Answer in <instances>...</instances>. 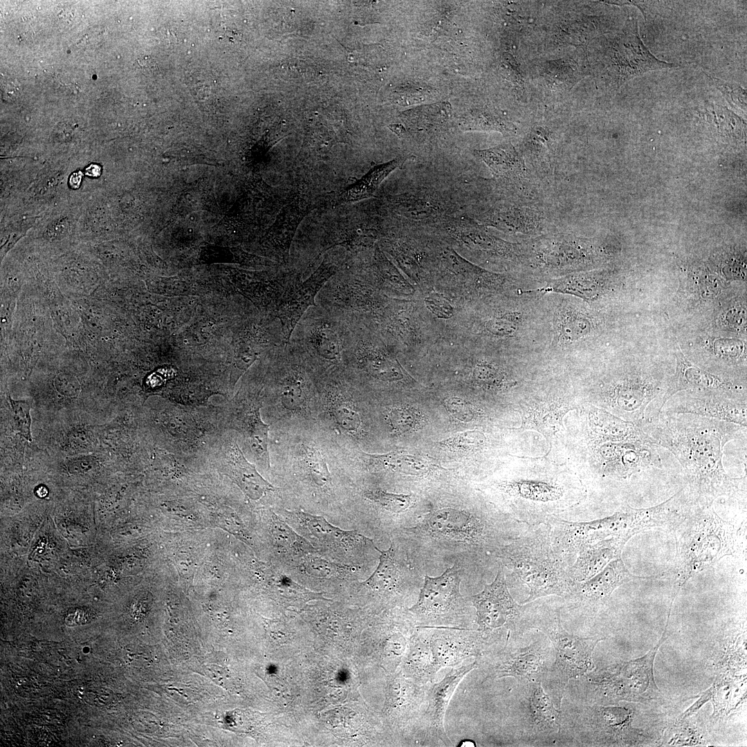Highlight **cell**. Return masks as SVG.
<instances>
[{"mask_svg": "<svg viewBox=\"0 0 747 747\" xmlns=\"http://www.w3.org/2000/svg\"><path fill=\"white\" fill-rule=\"evenodd\" d=\"M532 526L500 510L441 506L427 510L414 524L393 533L421 572L459 564L469 577L481 575L501 548Z\"/></svg>", "mask_w": 747, "mask_h": 747, "instance_id": "1", "label": "cell"}, {"mask_svg": "<svg viewBox=\"0 0 747 747\" xmlns=\"http://www.w3.org/2000/svg\"><path fill=\"white\" fill-rule=\"evenodd\" d=\"M746 427L692 414H660L641 429L653 442L668 450L681 465L692 499L712 506L719 497L741 498L746 494V474L729 476L723 467L725 445L746 440Z\"/></svg>", "mask_w": 747, "mask_h": 747, "instance_id": "2", "label": "cell"}, {"mask_svg": "<svg viewBox=\"0 0 747 747\" xmlns=\"http://www.w3.org/2000/svg\"><path fill=\"white\" fill-rule=\"evenodd\" d=\"M587 430L590 469L601 480L629 485L643 479L684 476L675 456L631 422L591 407Z\"/></svg>", "mask_w": 747, "mask_h": 747, "instance_id": "3", "label": "cell"}, {"mask_svg": "<svg viewBox=\"0 0 747 747\" xmlns=\"http://www.w3.org/2000/svg\"><path fill=\"white\" fill-rule=\"evenodd\" d=\"M499 497L500 510L530 526L544 524L586 497L584 483L565 471L520 470L489 485Z\"/></svg>", "mask_w": 747, "mask_h": 747, "instance_id": "4", "label": "cell"}, {"mask_svg": "<svg viewBox=\"0 0 747 747\" xmlns=\"http://www.w3.org/2000/svg\"><path fill=\"white\" fill-rule=\"evenodd\" d=\"M497 560L528 588V596L521 604L548 596L562 598L575 583L553 548L546 524L531 527L503 546Z\"/></svg>", "mask_w": 747, "mask_h": 747, "instance_id": "5", "label": "cell"}, {"mask_svg": "<svg viewBox=\"0 0 747 747\" xmlns=\"http://www.w3.org/2000/svg\"><path fill=\"white\" fill-rule=\"evenodd\" d=\"M560 609V607L546 603L529 602L526 603L524 616L526 630L535 629L542 632L553 647L555 661L543 683L544 690L559 709L569 683L594 670L592 654L597 644L604 640L568 632L562 624Z\"/></svg>", "mask_w": 747, "mask_h": 747, "instance_id": "6", "label": "cell"}, {"mask_svg": "<svg viewBox=\"0 0 747 747\" xmlns=\"http://www.w3.org/2000/svg\"><path fill=\"white\" fill-rule=\"evenodd\" d=\"M681 524L675 571L678 591L693 575L732 555L737 539L734 526L719 517L712 506L695 503Z\"/></svg>", "mask_w": 747, "mask_h": 747, "instance_id": "7", "label": "cell"}, {"mask_svg": "<svg viewBox=\"0 0 747 747\" xmlns=\"http://www.w3.org/2000/svg\"><path fill=\"white\" fill-rule=\"evenodd\" d=\"M658 643L643 656L593 670L573 679V688L582 693L593 704L614 705L620 701L645 703L661 697L654 676V661L665 640Z\"/></svg>", "mask_w": 747, "mask_h": 747, "instance_id": "8", "label": "cell"}, {"mask_svg": "<svg viewBox=\"0 0 747 747\" xmlns=\"http://www.w3.org/2000/svg\"><path fill=\"white\" fill-rule=\"evenodd\" d=\"M465 575L457 563L440 575L424 574L416 601L408 607L418 627L476 629L474 608L461 593Z\"/></svg>", "mask_w": 747, "mask_h": 747, "instance_id": "9", "label": "cell"}, {"mask_svg": "<svg viewBox=\"0 0 747 747\" xmlns=\"http://www.w3.org/2000/svg\"><path fill=\"white\" fill-rule=\"evenodd\" d=\"M493 581L477 594L468 597L475 612L476 630L486 650L499 647L525 633L526 604H518L510 593L504 569L497 563Z\"/></svg>", "mask_w": 747, "mask_h": 747, "instance_id": "10", "label": "cell"}, {"mask_svg": "<svg viewBox=\"0 0 747 747\" xmlns=\"http://www.w3.org/2000/svg\"><path fill=\"white\" fill-rule=\"evenodd\" d=\"M633 711L621 706L593 704L561 710L562 733L573 744L593 746H631L643 732L631 726Z\"/></svg>", "mask_w": 747, "mask_h": 747, "instance_id": "11", "label": "cell"}, {"mask_svg": "<svg viewBox=\"0 0 747 747\" xmlns=\"http://www.w3.org/2000/svg\"><path fill=\"white\" fill-rule=\"evenodd\" d=\"M283 519L306 538L321 555L364 569L380 555L373 540L356 531H345L322 516L302 510H284Z\"/></svg>", "mask_w": 747, "mask_h": 747, "instance_id": "12", "label": "cell"}, {"mask_svg": "<svg viewBox=\"0 0 747 747\" xmlns=\"http://www.w3.org/2000/svg\"><path fill=\"white\" fill-rule=\"evenodd\" d=\"M516 640L484 651L474 659L485 674L482 683L504 677H513L518 683L546 681L555 661L550 640L544 634L526 646H517Z\"/></svg>", "mask_w": 747, "mask_h": 747, "instance_id": "13", "label": "cell"}, {"mask_svg": "<svg viewBox=\"0 0 747 747\" xmlns=\"http://www.w3.org/2000/svg\"><path fill=\"white\" fill-rule=\"evenodd\" d=\"M546 524L555 551L569 568L578 551L589 544L614 537L629 540L637 533L632 508L625 504L610 516L589 522L553 517Z\"/></svg>", "mask_w": 747, "mask_h": 747, "instance_id": "14", "label": "cell"}, {"mask_svg": "<svg viewBox=\"0 0 747 747\" xmlns=\"http://www.w3.org/2000/svg\"><path fill=\"white\" fill-rule=\"evenodd\" d=\"M375 571L364 581H357L359 592L380 602L382 606L407 607L417 598L423 579L421 571L409 560L404 550L394 540L387 550L380 551Z\"/></svg>", "mask_w": 747, "mask_h": 747, "instance_id": "15", "label": "cell"}, {"mask_svg": "<svg viewBox=\"0 0 747 747\" xmlns=\"http://www.w3.org/2000/svg\"><path fill=\"white\" fill-rule=\"evenodd\" d=\"M427 685H420L398 670L387 688L385 714L395 737L403 746H422V721L426 708Z\"/></svg>", "mask_w": 747, "mask_h": 747, "instance_id": "16", "label": "cell"}, {"mask_svg": "<svg viewBox=\"0 0 747 747\" xmlns=\"http://www.w3.org/2000/svg\"><path fill=\"white\" fill-rule=\"evenodd\" d=\"M661 414H692L747 427L746 400L718 391L697 389L679 391L667 401Z\"/></svg>", "mask_w": 747, "mask_h": 747, "instance_id": "17", "label": "cell"}, {"mask_svg": "<svg viewBox=\"0 0 747 747\" xmlns=\"http://www.w3.org/2000/svg\"><path fill=\"white\" fill-rule=\"evenodd\" d=\"M609 52L610 73L618 85L649 71L679 67L651 53L640 37L636 19H631L624 32L614 39Z\"/></svg>", "mask_w": 747, "mask_h": 747, "instance_id": "18", "label": "cell"}, {"mask_svg": "<svg viewBox=\"0 0 747 747\" xmlns=\"http://www.w3.org/2000/svg\"><path fill=\"white\" fill-rule=\"evenodd\" d=\"M518 683L517 700L522 737L533 743L558 735L561 709L555 706L542 683Z\"/></svg>", "mask_w": 747, "mask_h": 747, "instance_id": "19", "label": "cell"}, {"mask_svg": "<svg viewBox=\"0 0 747 747\" xmlns=\"http://www.w3.org/2000/svg\"><path fill=\"white\" fill-rule=\"evenodd\" d=\"M636 578L626 568L621 557L609 562L593 577L575 582L570 591L562 598L569 609L582 614H596L609 600L612 593L620 585Z\"/></svg>", "mask_w": 747, "mask_h": 747, "instance_id": "20", "label": "cell"}, {"mask_svg": "<svg viewBox=\"0 0 747 747\" xmlns=\"http://www.w3.org/2000/svg\"><path fill=\"white\" fill-rule=\"evenodd\" d=\"M477 668L478 664L475 660L469 664L459 665L452 667L441 681L428 685L426 708L422 721V746L432 741L441 742L445 746H452L445 730V714L461 681L470 672Z\"/></svg>", "mask_w": 747, "mask_h": 747, "instance_id": "21", "label": "cell"}, {"mask_svg": "<svg viewBox=\"0 0 747 747\" xmlns=\"http://www.w3.org/2000/svg\"><path fill=\"white\" fill-rule=\"evenodd\" d=\"M422 627L438 671L443 667L458 666L468 658L475 659L487 649L474 629Z\"/></svg>", "mask_w": 747, "mask_h": 747, "instance_id": "22", "label": "cell"}, {"mask_svg": "<svg viewBox=\"0 0 747 747\" xmlns=\"http://www.w3.org/2000/svg\"><path fill=\"white\" fill-rule=\"evenodd\" d=\"M676 366L665 393L667 401L675 394L685 390L718 391L746 400V386L699 368L683 353L678 343L674 345Z\"/></svg>", "mask_w": 747, "mask_h": 747, "instance_id": "23", "label": "cell"}, {"mask_svg": "<svg viewBox=\"0 0 747 747\" xmlns=\"http://www.w3.org/2000/svg\"><path fill=\"white\" fill-rule=\"evenodd\" d=\"M336 266L325 260L305 281L286 290L278 309L286 342H288L299 320L311 306L324 284L336 272Z\"/></svg>", "mask_w": 747, "mask_h": 747, "instance_id": "24", "label": "cell"}, {"mask_svg": "<svg viewBox=\"0 0 747 747\" xmlns=\"http://www.w3.org/2000/svg\"><path fill=\"white\" fill-rule=\"evenodd\" d=\"M293 578L309 582H356L363 569L311 553L285 567Z\"/></svg>", "mask_w": 747, "mask_h": 747, "instance_id": "25", "label": "cell"}, {"mask_svg": "<svg viewBox=\"0 0 747 747\" xmlns=\"http://www.w3.org/2000/svg\"><path fill=\"white\" fill-rule=\"evenodd\" d=\"M221 471L229 477L250 499L258 500L275 491L255 466L244 456L236 443H229L220 460Z\"/></svg>", "mask_w": 747, "mask_h": 747, "instance_id": "26", "label": "cell"}, {"mask_svg": "<svg viewBox=\"0 0 747 747\" xmlns=\"http://www.w3.org/2000/svg\"><path fill=\"white\" fill-rule=\"evenodd\" d=\"M628 538L614 537L582 548L569 569L574 582L585 581L600 572L609 562L620 557Z\"/></svg>", "mask_w": 747, "mask_h": 747, "instance_id": "27", "label": "cell"}, {"mask_svg": "<svg viewBox=\"0 0 747 747\" xmlns=\"http://www.w3.org/2000/svg\"><path fill=\"white\" fill-rule=\"evenodd\" d=\"M268 526L272 545L284 568L306 555L318 553L306 538L275 513L270 515Z\"/></svg>", "mask_w": 747, "mask_h": 747, "instance_id": "28", "label": "cell"}, {"mask_svg": "<svg viewBox=\"0 0 747 747\" xmlns=\"http://www.w3.org/2000/svg\"><path fill=\"white\" fill-rule=\"evenodd\" d=\"M399 670L405 676L420 685L433 683L439 671L423 627L417 626Z\"/></svg>", "mask_w": 747, "mask_h": 747, "instance_id": "29", "label": "cell"}, {"mask_svg": "<svg viewBox=\"0 0 747 747\" xmlns=\"http://www.w3.org/2000/svg\"><path fill=\"white\" fill-rule=\"evenodd\" d=\"M363 495L392 517L396 527L394 532L414 524L423 515L415 512L417 500L411 494L394 493L377 488L365 490Z\"/></svg>", "mask_w": 747, "mask_h": 747, "instance_id": "30", "label": "cell"}, {"mask_svg": "<svg viewBox=\"0 0 747 747\" xmlns=\"http://www.w3.org/2000/svg\"><path fill=\"white\" fill-rule=\"evenodd\" d=\"M325 408L337 425L349 434L358 432L361 419L340 385L328 384L324 392Z\"/></svg>", "mask_w": 747, "mask_h": 747, "instance_id": "31", "label": "cell"}, {"mask_svg": "<svg viewBox=\"0 0 747 747\" xmlns=\"http://www.w3.org/2000/svg\"><path fill=\"white\" fill-rule=\"evenodd\" d=\"M365 457L369 469L374 472L423 477L430 470L427 461L398 452L385 454H367Z\"/></svg>", "mask_w": 747, "mask_h": 747, "instance_id": "32", "label": "cell"}, {"mask_svg": "<svg viewBox=\"0 0 747 747\" xmlns=\"http://www.w3.org/2000/svg\"><path fill=\"white\" fill-rule=\"evenodd\" d=\"M567 410L566 404L559 401L533 404L523 413L522 427L535 429L550 437L562 427V417Z\"/></svg>", "mask_w": 747, "mask_h": 747, "instance_id": "33", "label": "cell"}, {"mask_svg": "<svg viewBox=\"0 0 747 747\" xmlns=\"http://www.w3.org/2000/svg\"><path fill=\"white\" fill-rule=\"evenodd\" d=\"M405 159V157L396 158L371 168L360 180L339 194V202L351 203L373 196L382 182L394 170L403 165Z\"/></svg>", "mask_w": 747, "mask_h": 747, "instance_id": "34", "label": "cell"}, {"mask_svg": "<svg viewBox=\"0 0 747 747\" xmlns=\"http://www.w3.org/2000/svg\"><path fill=\"white\" fill-rule=\"evenodd\" d=\"M308 342L316 356L329 362H337L343 351L342 331L337 322L322 321L310 331Z\"/></svg>", "mask_w": 747, "mask_h": 747, "instance_id": "35", "label": "cell"}, {"mask_svg": "<svg viewBox=\"0 0 747 747\" xmlns=\"http://www.w3.org/2000/svg\"><path fill=\"white\" fill-rule=\"evenodd\" d=\"M309 382L298 366L286 368L282 380L280 400L284 408L292 414L303 412L308 403Z\"/></svg>", "mask_w": 747, "mask_h": 747, "instance_id": "36", "label": "cell"}, {"mask_svg": "<svg viewBox=\"0 0 747 747\" xmlns=\"http://www.w3.org/2000/svg\"><path fill=\"white\" fill-rule=\"evenodd\" d=\"M477 153L497 176L510 178L521 175L524 171L523 160L510 144L479 150Z\"/></svg>", "mask_w": 747, "mask_h": 747, "instance_id": "37", "label": "cell"}, {"mask_svg": "<svg viewBox=\"0 0 747 747\" xmlns=\"http://www.w3.org/2000/svg\"><path fill=\"white\" fill-rule=\"evenodd\" d=\"M557 338L570 343L582 339L591 330L589 319L574 306H563L556 315Z\"/></svg>", "mask_w": 747, "mask_h": 747, "instance_id": "38", "label": "cell"}, {"mask_svg": "<svg viewBox=\"0 0 747 747\" xmlns=\"http://www.w3.org/2000/svg\"><path fill=\"white\" fill-rule=\"evenodd\" d=\"M299 463L304 476L315 486L327 488L331 485V475L326 459L313 444L302 445Z\"/></svg>", "mask_w": 747, "mask_h": 747, "instance_id": "39", "label": "cell"}, {"mask_svg": "<svg viewBox=\"0 0 747 747\" xmlns=\"http://www.w3.org/2000/svg\"><path fill=\"white\" fill-rule=\"evenodd\" d=\"M246 421V432L253 454L257 459L269 467L270 457L268 449L269 425L264 423L261 418L260 407L258 405L252 407Z\"/></svg>", "mask_w": 747, "mask_h": 747, "instance_id": "40", "label": "cell"}, {"mask_svg": "<svg viewBox=\"0 0 747 747\" xmlns=\"http://www.w3.org/2000/svg\"><path fill=\"white\" fill-rule=\"evenodd\" d=\"M398 210L409 218H430L442 212V203L431 195L404 194L396 201Z\"/></svg>", "mask_w": 747, "mask_h": 747, "instance_id": "41", "label": "cell"}, {"mask_svg": "<svg viewBox=\"0 0 747 747\" xmlns=\"http://www.w3.org/2000/svg\"><path fill=\"white\" fill-rule=\"evenodd\" d=\"M465 129L480 131H497L504 134H512L516 127L510 122L495 116L490 112L480 110L472 111L462 122Z\"/></svg>", "mask_w": 747, "mask_h": 747, "instance_id": "42", "label": "cell"}, {"mask_svg": "<svg viewBox=\"0 0 747 747\" xmlns=\"http://www.w3.org/2000/svg\"><path fill=\"white\" fill-rule=\"evenodd\" d=\"M359 359L365 368L376 377L391 380L397 376L393 363L379 353L368 351L359 356Z\"/></svg>", "mask_w": 747, "mask_h": 747, "instance_id": "43", "label": "cell"}, {"mask_svg": "<svg viewBox=\"0 0 747 747\" xmlns=\"http://www.w3.org/2000/svg\"><path fill=\"white\" fill-rule=\"evenodd\" d=\"M387 420L395 432L404 433L419 425L421 417L414 409L398 407L391 409L387 413Z\"/></svg>", "mask_w": 747, "mask_h": 747, "instance_id": "44", "label": "cell"}, {"mask_svg": "<svg viewBox=\"0 0 747 747\" xmlns=\"http://www.w3.org/2000/svg\"><path fill=\"white\" fill-rule=\"evenodd\" d=\"M705 74L732 107L746 111V91L744 88L735 82L719 79L707 73Z\"/></svg>", "mask_w": 747, "mask_h": 747, "instance_id": "45", "label": "cell"}, {"mask_svg": "<svg viewBox=\"0 0 747 747\" xmlns=\"http://www.w3.org/2000/svg\"><path fill=\"white\" fill-rule=\"evenodd\" d=\"M429 109H416L411 113H408L406 121L410 126L415 129H423L425 127L435 126L436 124L444 122L445 116L448 114L447 109L440 106L428 107Z\"/></svg>", "mask_w": 747, "mask_h": 747, "instance_id": "46", "label": "cell"}, {"mask_svg": "<svg viewBox=\"0 0 747 747\" xmlns=\"http://www.w3.org/2000/svg\"><path fill=\"white\" fill-rule=\"evenodd\" d=\"M484 436L478 431H467L458 434L439 443L446 449L454 452L471 451L484 443Z\"/></svg>", "mask_w": 747, "mask_h": 747, "instance_id": "47", "label": "cell"}, {"mask_svg": "<svg viewBox=\"0 0 747 747\" xmlns=\"http://www.w3.org/2000/svg\"><path fill=\"white\" fill-rule=\"evenodd\" d=\"M15 429L31 441L30 404L25 400H15L9 397Z\"/></svg>", "mask_w": 747, "mask_h": 747, "instance_id": "48", "label": "cell"}, {"mask_svg": "<svg viewBox=\"0 0 747 747\" xmlns=\"http://www.w3.org/2000/svg\"><path fill=\"white\" fill-rule=\"evenodd\" d=\"M448 411L461 421H470L473 418V410L465 401L459 398H451L445 400Z\"/></svg>", "mask_w": 747, "mask_h": 747, "instance_id": "49", "label": "cell"}, {"mask_svg": "<svg viewBox=\"0 0 747 747\" xmlns=\"http://www.w3.org/2000/svg\"><path fill=\"white\" fill-rule=\"evenodd\" d=\"M1 91L3 100L13 102L19 96L21 89L16 80H8L2 82Z\"/></svg>", "mask_w": 747, "mask_h": 747, "instance_id": "50", "label": "cell"}, {"mask_svg": "<svg viewBox=\"0 0 747 747\" xmlns=\"http://www.w3.org/2000/svg\"><path fill=\"white\" fill-rule=\"evenodd\" d=\"M503 59V63L507 65V73L510 78L517 83H521V75L515 59L510 55H504Z\"/></svg>", "mask_w": 747, "mask_h": 747, "instance_id": "51", "label": "cell"}, {"mask_svg": "<svg viewBox=\"0 0 747 747\" xmlns=\"http://www.w3.org/2000/svg\"><path fill=\"white\" fill-rule=\"evenodd\" d=\"M478 378L480 380L492 384L500 380V374L496 369L489 367H480L478 369Z\"/></svg>", "mask_w": 747, "mask_h": 747, "instance_id": "52", "label": "cell"}, {"mask_svg": "<svg viewBox=\"0 0 747 747\" xmlns=\"http://www.w3.org/2000/svg\"><path fill=\"white\" fill-rule=\"evenodd\" d=\"M140 66L148 73H153L157 70L158 66L155 60L148 56L140 57L138 59Z\"/></svg>", "mask_w": 747, "mask_h": 747, "instance_id": "53", "label": "cell"}, {"mask_svg": "<svg viewBox=\"0 0 747 747\" xmlns=\"http://www.w3.org/2000/svg\"><path fill=\"white\" fill-rule=\"evenodd\" d=\"M83 174L82 172H76L71 174L69 178V185L73 189H77L80 187L82 181Z\"/></svg>", "mask_w": 747, "mask_h": 747, "instance_id": "54", "label": "cell"}, {"mask_svg": "<svg viewBox=\"0 0 747 747\" xmlns=\"http://www.w3.org/2000/svg\"><path fill=\"white\" fill-rule=\"evenodd\" d=\"M86 174L91 177H98L101 174V167L98 164H91L85 169Z\"/></svg>", "mask_w": 747, "mask_h": 747, "instance_id": "55", "label": "cell"}, {"mask_svg": "<svg viewBox=\"0 0 747 747\" xmlns=\"http://www.w3.org/2000/svg\"><path fill=\"white\" fill-rule=\"evenodd\" d=\"M194 91H196V95L202 98L208 96L210 92L208 86L202 84H198L197 86H196Z\"/></svg>", "mask_w": 747, "mask_h": 747, "instance_id": "56", "label": "cell"}, {"mask_svg": "<svg viewBox=\"0 0 747 747\" xmlns=\"http://www.w3.org/2000/svg\"><path fill=\"white\" fill-rule=\"evenodd\" d=\"M166 35H167V38L168 39L169 43H174H174H176L177 42L176 35V33L174 32H173V30H167Z\"/></svg>", "mask_w": 747, "mask_h": 747, "instance_id": "57", "label": "cell"}]
</instances>
